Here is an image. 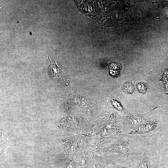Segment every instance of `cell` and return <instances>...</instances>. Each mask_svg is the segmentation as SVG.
I'll return each instance as SVG.
<instances>
[{"label": "cell", "mask_w": 168, "mask_h": 168, "mask_svg": "<svg viewBox=\"0 0 168 168\" xmlns=\"http://www.w3.org/2000/svg\"><path fill=\"white\" fill-rule=\"evenodd\" d=\"M111 103L114 108L124 113H127L124 109L122 106L118 102L114 100H111Z\"/></svg>", "instance_id": "cell-11"}, {"label": "cell", "mask_w": 168, "mask_h": 168, "mask_svg": "<svg viewBox=\"0 0 168 168\" xmlns=\"http://www.w3.org/2000/svg\"><path fill=\"white\" fill-rule=\"evenodd\" d=\"M95 126V135L99 143L100 151L124 133L122 123L113 115L105 118Z\"/></svg>", "instance_id": "cell-1"}, {"label": "cell", "mask_w": 168, "mask_h": 168, "mask_svg": "<svg viewBox=\"0 0 168 168\" xmlns=\"http://www.w3.org/2000/svg\"><path fill=\"white\" fill-rule=\"evenodd\" d=\"M146 114H131L124 116L122 122L124 133L135 130L143 121V116Z\"/></svg>", "instance_id": "cell-5"}, {"label": "cell", "mask_w": 168, "mask_h": 168, "mask_svg": "<svg viewBox=\"0 0 168 168\" xmlns=\"http://www.w3.org/2000/svg\"><path fill=\"white\" fill-rule=\"evenodd\" d=\"M3 136L2 134H1V152H2L4 150L5 146L7 144V142L5 137Z\"/></svg>", "instance_id": "cell-14"}, {"label": "cell", "mask_w": 168, "mask_h": 168, "mask_svg": "<svg viewBox=\"0 0 168 168\" xmlns=\"http://www.w3.org/2000/svg\"><path fill=\"white\" fill-rule=\"evenodd\" d=\"M67 157L79 152L91 151L85 137L82 134L59 139Z\"/></svg>", "instance_id": "cell-2"}, {"label": "cell", "mask_w": 168, "mask_h": 168, "mask_svg": "<svg viewBox=\"0 0 168 168\" xmlns=\"http://www.w3.org/2000/svg\"><path fill=\"white\" fill-rule=\"evenodd\" d=\"M122 89L123 91L127 94H132L135 89L134 85L131 81L125 82L122 85Z\"/></svg>", "instance_id": "cell-8"}, {"label": "cell", "mask_w": 168, "mask_h": 168, "mask_svg": "<svg viewBox=\"0 0 168 168\" xmlns=\"http://www.w3.org/2000/svg\"><path fill=\"white\" fill-rule=\"evenodd\" d=\"M95 168H126L121 166L111 160L108 159L101 155L96 158L94 163Z\"/></svg>", "instance_id": "cell-7"}, {"label": "cell", "mask_w": 168, "mask_h": 168, "mask_svg": "<svg viewBox=\"0 0 168 168\" xmlns=\"http://www.w3.org/2000/svg\"><path fill=\"white\" fill-rule=\"evenodd\" d=\"M0 168H3V167L2 166L0 165Z\"/></svg>", "instance_id": "cell-17"}, {"label": "cell", "mask_w": 168, "mask_h": 168, "mask_svg": "<svg viewBox=\"0 0 168 168\" xmlns=\"http://www.w3.org/2000/svg\"><path fill=\"white\" fill-rule=\"evenodd\" d=\"M57 126L60 130L70 131L77 134H82L77 123L68 117H61L58 120Z\"/></svg>", "instance_id": "cell-6"}, {"label": "cell", "mask_w": 168, "mask_h": 168, "mask_svg": "<svg viewBox=\"0 0 168 168\" xmlns=\"http://www.w3.org/2000/svg\"><path fill=\"white\" fill-rule=\"evenodd\" d=\"M159 145L163 148L165 151L166 152H168V147H166L165 146H163L160 143H159Z\"/></svg>", "instance_id": "cell-16"}, {"label": "cell", "mask_w": 168, "mask_h": 168, "mask_svg": "<svg viewBox=\"0 0 168 168\" xmlns=\"http://www.w3.org/2000/svg\"><path fill=\"white\" fill-rule=\"evenodd\" d=\"M128 141L117 139L102 148L100 153L102 155L112 152L117 153L124 157H127L130 154Z\"/></svg>", "instance_id": "cell-3"}, {"label": "cell", "mask_w": 168, "mask_h": 168, "mask_svg": "<svg viewBox=\"0 0 168 168\" xmlns=\"http://www.w3.org/2000/svg\"><path fill=\"white\" fill-rule=\"evenodd\" d=\"M138 168H151L149 159L145 153L142 156L140 163Z\"/></svg>", "instance_id": "cell-9"}, {"label": "cell", "mask_w": 168, "mask_h": 168, "mask_svg": "<svg viewBox=\"0 0 168 168\" xmlns=\"http://www.w3.org/2000/svg\"><path fill=\"white\" fill-rule=\"evenodd\" d=\"M160 80L164 84L168 83V69L165 70L162 77Z\"/></svg>", "instance_id": "cell-12"}, {"label": "cell", "mask_w": 168, "mask_h": 168, "mask_svg": "<svg viewBox=\"0 0 168 168\" xmlns=\"http://www.w3.org/2000/svg\"><path fill=\"white\" fill-rule=\"evenodd\" d=\"M159 121L156 119L146 121H143L134 130L128 133L129 135L136 134H149L158 131Z\"/></svg>", "instance_id": "cell-4"}, {"label": "cell", "mask_w": 168, "mask_h": 168, "mask_svg": "<svg viewBox=\"0 0 168 168\" xmlns=\"http://www.w3.org/2000/svg\"><path fill=\"white\" fill-rule=\"evenodd\" d=\"M110 69L119 71L121 68L120 65L119 63H112L109 66Z\"/></svg>", "instance_id": "cell-13"}, {"label": "cell", "mask_w": 168, "mask_h": 168, "mask_svg": "<svg viewBox=\"0 0 168 168\" xmlns=\"http://www.w3.org/2000/svg\"><path fill=\"white\" fill-rule=\"evenodd\" d=\"M110 74L112 76L116 77L119 75V71H115L110 69Z\"/></svg>", "instance_id": "cell-15"}, {"label": "cell", "mask_w": 168, "mask_h": 168, "mask_svg": "<svg viewBox=\"0 0 168 168\" xmlns=\"http://www.w3.org/2000/svg\"><path fill=\"white\" fill-rule=\"evenodd\" d=\"M136 86L137 91L143 94L146 93L148 87L147 83L143 82H137Z\"/></svg>", "instance_id": "cell-10"}]
</instances>
